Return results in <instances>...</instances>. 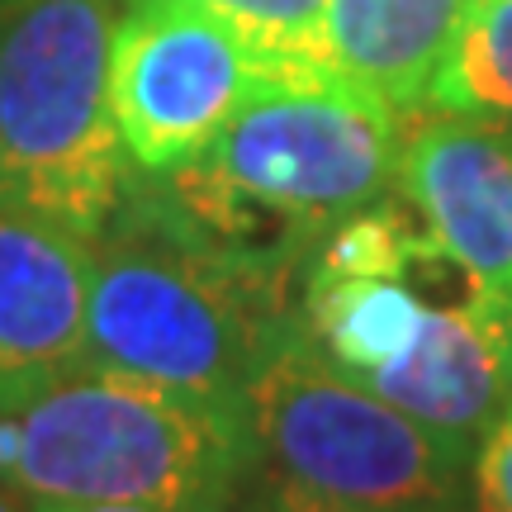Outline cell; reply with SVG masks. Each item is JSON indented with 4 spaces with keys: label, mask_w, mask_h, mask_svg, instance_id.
Masks as SVG:
<instances>
[{
    "label": "cell",
    "mask_w": 512,
    "mask_h": 512,
    "mask_svg": "<svg viewBox=\"0 0 512 512\" xmlns=\"http://www.w3.org/2000/svg\"><path fill=\"white\" fill-rule=\"evenodd\" d=\"M91 238L0 209V375L86 356Z\"/></svg>",
    "instance_id": "cell-9"
},
{
    "label": "cell",
    "mask_w": 512,
    "mask_h": 512,
    "mask_svg": "<svg viewBox=\"0 0 512 512\" xmlns=\"http://www.w3.org/2000/svg\"><path fill=\"white\" fill-rule=\"evenodd\" d=\"M484 323L494 332V347H498V366H503V380H508V394H512V294L508 299H475Z\"/></svg>",
    "instance_id": "cell-16"
},
{
    "label": "cell",
    "mask_w": 512,
    "mask_h": 512,
    "mask_svg": "<svg viewBox=\"0 0 512 512\" xmlns=\"http://www.w3.org/2000/svg\"><path fill=\"white\" fill-rule=\"evenodd\" d=\"M384 403L441 437L456 456L475 460L479 441L508 408V380L498 366L494 332L475 299L451 309H427L413 347L399 361L361 375Z\"/></svg>",
    "instance_id": "cell-8"
},
{
    "label": "cell",
    "mask_w": 512,
    "mask_h": 512,
    "mask_svg": "<svg viewBox=\"0 0 512 512\" xmlns=\"http://www.w3.org/2000/svg\"><path fill=\"white\" fill-rule=\"evenodd\" d=\"M470 512H512V399L470 460Z\"/></svg>",
    "instance_id": "cell-15"
},
{
    "label": "cell",
    "mask_w": 512,
    "mask_h": 512,
    "mask_svg": "<svg viewBox=\"0 0 512 512\" xmlns=\"http://www.w3.org/2000/svg\"><path fill=\"white\" fill-rule=\"evenodd\" d=\"M114 0H29L0 19V209L100 238L133 162L110 100Z\"/></svg>",
    "instance_id": "cell-4"
},
{
    "label": "cell",
    "mask_w": 512,
    "mask_h": 512,
    "mask_svg": "<svg viewBox=\"0 0 512 512\" xmlns=\"http://www.w3.org/2000/svg\"><path fill=\"white\" fill-rule=\"evenodd\" d=\"M256 475L242 403L76 356L0 375V479L57 503L233 512Z\"/></svg>",
    "instance_id": "cell-2"
},
{
    "label": "cell",
    "mask_w": 512,
    "mask_h": 512,
    "mask_svg": "<svg viewBox=\"0 0 512 512\" xmlns=\"http://www.w3.org/2000/svg\"><path fill=\"white\" fill-rule=\"evenodd\" d=\"M427 309L432 304H422L399 275L304 280V328L328 351V361H337L356 380L399 361L413 347Z\"/></svg>",
    "instance_id": "cell-11"
},
{
    "label": "cell",
    "mask_w": 512,
    "mask_h": 512,
    "mask_svg": "<svg viewBox=\"0 0 512 512\" xmlns=\"http://www.w3.org/2000/svg\"><path fill=\"white\" fill-rule=\"evenodd\" d=\"M432 105L512 128V0H470L456 48L432 86Z\"/></svg>",
    "instance_id": "cell-13"
},
{
    "label": "cell",
    "mask_w": 512,
    "mask_h": 512,
    "mask_svg": "<svg viewBox=\"0 0 512 512\" xmlns=\"http://www.w3.org/2000/svg\"><path fill=\"white\" fill-rule=\"evenodd\" d=\"M294 280L209 238L162 176L138 171L91 242L86 356L138 380L242 403L256 366L304 318Z\"/></svg>",
    "instance_id": "cell-1"
},
{
    "label": "cell",
    "mask_w": 512,
    "mask_h": 512,
    "mask_svg": "<svg viewBox=\"0 0 512 512\" xmlns=\"http://www.w3.org/2000/svg\"><path fill=\"white\" fill-rule=\"evenodd\" d=\"M266 489H271V498L280 503L285 512H370V508H347V503H328V498H313L304 494V489H294V484H280V479H261Z\"/></svg>",
    "instance_id": "cell-17"
},
{
    "label": "cell",
    "mask_w": 512,
    "mask_h": 512,
    "mask_svg": "<svg viewBox=\"0 0 512 512\" xmlns=\"http://www.w3.org/2000/svg\"><path fill=\"white\" fill-rule=\"evenodd\" d=\"M256 470L370 512H470V460L328 361L294 323L242 389Z\"/></svg>",
    "instance_id": "cell-5"
},
{
    "label": "cell",
    "mask_w": 512,
    "mask_h": 512,
    "mask_svg": "<svg viewBox=\"0 0 512 512\" xmlns=\"http://www.w3.org/2000/svg\"><path fill=\"white\" fill-rule=\"evenodd\" d=\"M256 86L247 48L190 0H128L114 24V124L143 176L204 157Z\"/></svg>",
    "instance_id": "cell-6"
},
{
    "label": "cell",
    "mask_w": 512,
    "mask_h": 512,
    "mask_svg": "<svg viewBox=\"0 0 512 512\" xmlns=\"http://www.w3.org/2000/svg\"><path fill=\"white\" fill-rule=\"evenodd\" d=\"M465 10L470 0H328L323 67L389 110H427Z\"/></svg>",
    "instance_id": "cell-10"
},
{
    "label": "cell",
    "mask_w": 512,
    "mask_h": 512,
    "mask_svg": "<svg viewBox=\"0 0 512 512\" xmlns=\"http://www.w3.org/2000/svg\"><path fill=\"white\" fill-rule=\"evenodd\" d=\"M238 38L261 81L309 86L332 81L323 67L328 0H190Z\"/></svg>",
    "instance_id": "cell-12"
},
{
    "label": "cell",
    "mask_w": 512,
    "mask_h": 512,
    "mask_svg": "<svg viewBox=\"0 0 512 512\" xmlns=\"http://www.w3.org/2000/svg\"><path fill=\"white\" fill-rule=\"evenodd\" d=\"M34 512H171V508H147V503H57V498H34Z\"/></svg>",
    "instance_id": "cell-18"
},
{
    "label": "cell",
    "mask_w": 512,
    "mask_h": 512,
    "mask_svg": "<svg viewBox=\"0 0 512 512\" xmlns=\"http://www.w3.org/2000/svg\"><path fill=\"white\" fill-rule=\"evenodd\" d=\"M0 512H34V498L19 494V489H10V484L0 479Z\"/></svg>",
    "instance_id": "cell-19"
},
{
    "label": "cell",
    "mask_w": 512,
    "mask_h": 512,
    "mask_svg": "<svg viewBox=\"0 0 512 512\" xmlns=\"http://www.w3.org/2000/svg\"><path fill=\"white\" fill-rule=\"evenodd\" d=\"M24 5H29V0H0V19H10L15 10H24Z\"/></svg>",
    "instance_id": "cell-21"
},
{
    "label": "cell",
    "mask_w": 512,
    "mask_h": 512,
    "mask_svg": "<svg viewBox=\"0 0 512 512\" xmlns=\"http://www.w3.org/2000/svg\"><path fill=\"white\" fill-rule=\"evenodd\" d=\"M252 512H285V508H280V503L271 498V489L261 484V489H256V498H252Z\"/></svg>",
    "instance_id": "cell-20"
},
{
    "label": "cell",
    "mask_w": 512,
    "mask_h": 512,
    "mask_svg": "<svg viewBox=\"0 0 512 512\" xmlns=\"http://www.w3.org/2000/svg\"><path fill=\"white\" fill-rule=\"evenodd\" d=\"M403 119L342 81H261L214 147L162 185L209 238L304 280L332 223L394 200Z\"/></svg>",
    "instance_id": "cell-3"
},
{
    "label": "cell",
    "mask_w": 512,
    "mask_h": 512,
    "mask_svg": "<svg viewBox=\"0 0 512 512\" xmlns=\"http://www.w3.org/2000/svg\"><path fill=\"white\" fill-rule=\"evenodd\" d=\"M422 256H437L427 228H413L394 200L370 204L351 219L332 223L323 242L313 247L304 280H375V275H399L413 271Z\"/></svg>",
    "instance_id": "cell-14"
},
{
    "label": "cell",
    "mask_w": 512,
    "mask_h": 512,
    "mask_svg": "<svg viewBox=\"0 0 512 512\" xmlns=\"http://www.w3.org/2000/svg\"><path fill=\"white\" fill-rule=\"evenodd\" d=\"M399 190L465 275L470 299L512 294V128L484 114L413 110L403 119Z\"/></svg>",
    "instance_id": "cell-7"
}]
</instances>
